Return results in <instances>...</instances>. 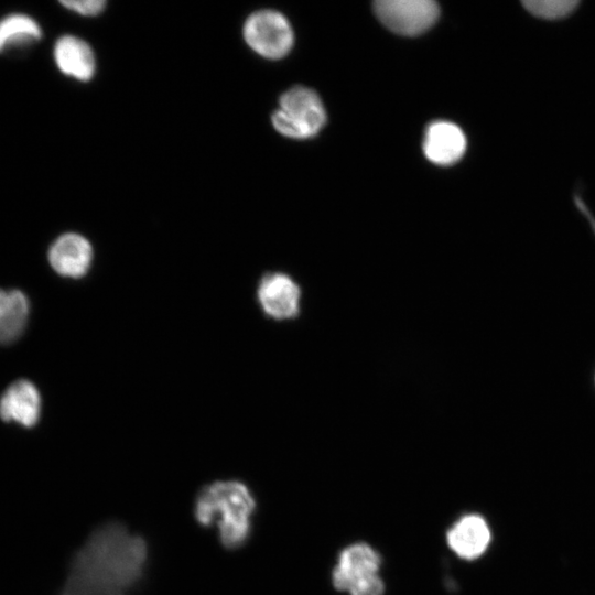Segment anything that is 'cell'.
Returning a JSON list of instances; mask_svg holds the SVG:
<instances>
[{
  "instance_id": "obj_15",
  "label": "cell",
  "mask_w": 595,
  "mask_h": 595,
  "mask_svg": "<svg viewBox=\"0 0 595 595\" xmlns=\"http://www.w3.org/2000/svg\"><path fill=\"white\" fill-rule=\"evenodd\" d=\"M522 4L534 17L558 20L571 14L578 2L574 0H528L523 1Z\"/></svg>"
},
{
  "instance_id": "obj_16",
  "label": "cell",
  "mask_w": 595,
  "mask_h": 595,
  "mask_svg": "<svg viewBox=\"0 0 595 595\" xmlns=\"http://www.w3.org/2000/svg\"><path fill=\"white\" fill-rule=\"evenodd\" d=\"M61 3L66 9L85 17L99 14L106 6L104 0H67L61 1Z\"/></svg>"
},
{
  "instance_id": "obj_7",
  "label": "cell",
  "mask_w": 595,
  "mask_h": 595,
  "mask_svg": "<svg viewBox=\"0 0 595 595\" xmlns=\"http://www.w3.org/2000/svg\"><path fill=\"white\" fill-rule=\"evenodd\" d=\"M380 555L366 543H356L344 549L333 571L332 581L336 589L349 592L358 582L378 574Z\"/></svg>"
},
{
  "instance_id": "obj_6",
  "label": "cell",
  "mask_w": 595,
  "mask_h": 595,
  "mask_svg": "<svg viewBox=\"0 0 595 595\" xmlns=\"http://www.w3.org/2000/svg\"><path fill=\"white\" fill-rule=\"evenodd\" d=\"M257 298L263 313L275 321H288L301 312L302 289L288 273L268 272L259 281Z\"/></svg>"
},
{
  "instance_id": "obj_3",
  "label": "cell",
  "mask_w": 595,
  "mask_h": 595,
  "mask_svg": "<svg viewBox=\"0 0 595 595\" xmlns=\"http://www.w3.org/2000/svg\"><path fill=\"white\" fill-rule=\"evenodd\" d=\"M280 108L272 115L278 132L293 139H306L316 134L326 121V113L317 94L296 86L280 97Z\"/></svg>"
},
{
  "instance_id": "obj_8",
  "label": "cell",
  "mask_w": 595,
  "mask_h": 595,
  "mask_svg": "<svg viewBox=\"0 0 595 595\" xmlns=\"http://www.w3.org/2000/svg\"><path fill=\"white\" fill-rule=\"evenodd\" d=\"M93 247L82 235L67 232L50 247L48 261L56 273L66 278L84 277L93 261Z\"/></svg>"
},
{
  "instance_id": "obj_14",
  "label": "cell",
  "mask_w": 595,
  "mask_h": 595,
  "mask_svg": "<svg viewBox=\"0 0 595 595\" xmlns=\"http://www.w3.org/2000/svg\"><path fill=\"white\" fill-rule=\"evenodd\" d=\"M41 37V26L26 14L12 13L0 20V53L23 48Z\"/></svg>"
},
{
  "instance_id": "obj_10",
  "label": "cell",
  "mask_w": 595,
  "mask_h": 595,
  "mask_svg": "<svg viewBox=\"0 0 595 595\" xmlns=\"http://www.w3.org/2000/svg\"><path fill=\"white\" fill-rule=\"evenodd\" d=\"M465 150V134L455 123L435 121L428 127L423 140V151L431 162L439 165H451L464 155Z\"/></svg>"
},
{
  "instance_id": "obj_2",
  "label": "cell",
  "mask_w": 595,
  "mask_h": 595,
  "mask_svg": "<svg viewBox=\"0 0 595 595\" xmlns=\"http://www.w3.org/2000/svg\"><path fill=\"white\" fill-rule=\"evenodd\" d=\"M257 501L244 482L215 480L197 493L193 516L203 528L216 527L221 547L228 551L241 549L249 541Z\"/></svg>"
},
{
  "instance_id": "obj_9",
  "label": "cell",
  "mask_w": 595,
  "mask_h": 595,
  "mask_svg": "<svg viewBox=\"0 0 595 595\" xmlns=\"http://www.w3.org/2000/svg\"><path fill=\"white\" fill-rule=\"evenodd\" d=\"M41 413V397L29 380L20 379L4 391L0 399V418L13 421L24 428L34 426Z\"/></svg>"
},
{
  "instance_id": "obj_4",
  "label": "cell",
  "mask_w": 595,
  "mask_h": 595,
  "mask_svg": "<svg viewBox=\"0 0 595 595\" xmlns=\"http://www.w3.org/2000/svg\"><path fill=\"white\" fill-rule=\"evenodd\" d=\"M244 37L256 53L270 60L285 56L293 45L289 21L274 10L252 13L245 22Z\"/></svg>"
},
{
  "instance_id": "obj_12",
  "label": "cell",
  "mask_w": 595,
  "mask_h": 595,
  "mask_svg": "<svg viewBox=\"0 0 595 595\" xmlns=\"http://www.w3.org/2000/svg\"><path fill=\"white\" fill-rule=\"evenodd\" d=\"M53 55L63 74L83 82L94 76V53L82 39L74 35L61 36L54 45Z\"/></svg>"
},
{
  "instance_id": "obj_13",
  "label": "cell",
  "mask_w": 595,
  "mask_h": 595,
  "mask_svg": "<svg viewBox=\"0 0 595 595\" xmlns=\"http://www.w3.org/2000/svg\"><path fill=\"white\" fill-rule=\"evenodd\" d=\"M29 316V301L19 290H0V344L17 339Z\"/></svg>"
},
{
  "instance_id": "obj_17",
  "label": "cell",
  "mask_w": 595,
  "mask_h": 595,
  "mask_svg": "<svg viewBox=\"0 0 595 595\" xmlns=\"http://www.w3.org/2000/svg\"><path fill=\"white\" fill-rule=\"evenodd\" d=\"M385 585L378 574L367 577L355 584L349 595H383Z\"/></svg>"
},
{
  "instance_id": "obj_5",
  "label": "cell",
  "mask_w": 595,
  "mask_h": 595,
  "mask_svg": "<svg viewBox=\"0 0 595 595\" xmlns=\"http://www.w3.org/2000/svg\"><path fill=\"white\" fill-rule=\"evenodd\" d=\"M374 10L388 29L408 36L423 33L439 17V6L433 0H378Z\"/></svg>"
},
{
  "instance_id": "obj_1",
  "label": "cell",
  "mask_w": 595,
  "mask_h": 595,
  "mask_svg": "<svg viewBox=\"0 0 595 595\" xmlns=\"http://www.w3.org/2000/svg\"><path fill=\"white\" fill-rule=\"evenodd\" d=\"M149 547L119 521L95 528L72 556L58 595H129L143 580Z\"/></svg>"
},
{
  "instance_id": "obj_11",
  "label": "cell",
  "mask_w": 595,
  "mask_h": 595,
  "mask_svg": "<svg viewBox=\"0 0 595 595\" xmlns=\"http://www.w3.org/2000/svg\"><path fill=\"white\" fill-rule=\"evenodd\" d=\"M490 541L487 522L478 515L457 520L447 532L450 548L461 558L472 560L482 555Z\"/></svg>"
}]
</instances>
